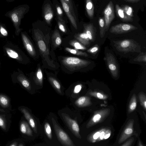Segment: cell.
<instances>
[{
    "label": "cell",
    "mask_w": 146,
    "mask_h": 146,
    "mask_svg": "<svg viewBox=\"0 0 146 146\" xmlns=\"http://www.w3.org/2000/svg\"><path fill=\"white\" fill-rule=\"evenodd\" d=\"M29 9V6L27 4L20 5L14 8L12 10L7 12L5 16L9 18L13 24L15 29V34L19 36L23 30L20 27L21 20L24 15L28 12Z\"/></svg>",
    "instance_id": "cell-1"
},
{
    "label": "cell",
    "mask_w": 146,
    "mask_h": 146,
    "mask_svg": "<svg viewBox=\"0 0 146 146\" xmlns=\"http://www.w3.org/2000/svg\"><path fill=\"white\" fill-rule=\"evenodd\" d=\"M114 46L116 50L120 52L126 53L129 52L140 53L141 46L137 42L132 39H125L113 41Z\"/></svg>",
    "instance_id": "cell-2"
},
{
    "label": "cell",
    "mask_w": 146,
    "mask_h": 146,
    "mask_svg": "<svg viewBox=\"0 0 146 146\" xmlns=\"http://www.w3.org/2000/svg\"><path fill=\"white\" fill-rule=\"evenodd\" d=\"M61 62L65 67L72 71H75L86 67L91 63L88 60L73 57H64Z\"/></svg>",
    "instance_id": "cell-3"
},
{
    "label": "cell",
    "mask_w": 146,
    "mask_h": 146,
    "mask_svg": "<svg viewBox=\"0 0 146 146\" xmlns=\"http://www.w3.org/2000/svg\"><path fill=\"white\" fill-rule=\"evenodd\" d=\"M51 120L55 133L61 143L64 146L74 145L68 135L57 124L54 118H52Z\"/></svg>",
    "instance_id": "cell-4"
},
{
    "label": "cell",
    "mask_w": 146,
    "mask_h": 146,
    "mask_svg": "<svg viewBox=\"0 0 146 146\" xmlns=\"http://www.w3.org/2000/svg\"><path fill=\"white\" fill-rule=\"evenodd\" d=\"M55 15L52 2L50 0H45L42 7V15L44 21L47 24L50 25Z\"/></svg>",
    "instance_id": "cell-5"
},
{
    "label": "cell",
    "mask_w": 146,
    "mask_h": 146,
    "mask_svg": "<svg viewBox=\"0 0 146 146\" xmlns=\"http://www.w3.org/2000/svg\"><path fill=\"white\" fill-rule=\"evenodd\" d=\"M104 59L106 62L108 68L114 78L117 77L119 74L118 65L114 55L110 52H107Z\"/></svg>",
    "instance_id": "cell-6"
},
{
    "label": "cell",
    "mask_w": 146,
    "mask_h": 146,
    "mask_svg": "<svg viewBox=\"0 0 146 146\" xmlns=\"http://www.w3.org/2000/svg\"><path fill=\"white\" fill-rule=\"evenodd\" d=\"M137 29V27L131 24L119 23L112 26L110 32L112 33L120 34L128 33Z\"/></svg>",
    "instance_id": "cell-7"
},
{
    "label": "cell",
    "mask_w": 146,
    "mask_h": 146,
    "mask_svg": "<svg viewBox=\"0 0 146 146\" xmlns=\"http://www.w3.org/2000/svg\"><path fill=\"white\" fill-rule=\"evenodd\" d=\"M104 15L106 32L108 31L111 22L115 18L113 5L112 1H110L106 6L104 11Z\"/></svg>",
    "instance_id": "cell-8"
},
{
    "label": "cell",
    "mask_w": 146,
    "mask_h": 146,
    "mask_svg": "<svg viewBox=\"0 0 146 146\" xmlns=\"http://www.w3.org/2000/svg\"><path fill=\"white\" fill-rule=\"evenodd\" d=\"M62 115L64 120L72 132L76 137L80 138L79 127L76 121L66 113H63Z\"/></svg>",
    "instance_id": "cell-9"
},
{
    "label": "cell",
    "mask_w": 146,
    "mask_h": 146,
    "mask_svg": "<svg viewBox=\"0 0 146 146\" xmlns=\"http://www.w3.org/2000/svg\"><path fill=\"white\" fill-rule=\"evenodd\" d=\"M33 31L37 45L40 51L45 55L47 54L48 53L47 47L40 31L38 29H34Z\"/></svg>",
    "instance_id": "cell-10"
},
{
    "label": "cell",
    "mask_w": 146,
    "mask_h": 146,
    "mask_svg": "<svg viewBox=\"0 0 146 146\" xmlns=\"http://www.w3.org/2000/svg\"><path fill=\"white\" fill-rule=\"evenodd\" d=\"M64 11L70 21L72 26L76 30L78 29L77 21L74 17L72 11L68 5L64 0H60Z\"/></svg>",
    "instance_id": "cell-11"
},
{
    "label": "cell",
    "mask_w": 146,
    "mask_h": 146,
    "mask_svg": "<svg viewBox=\"0 0 146 146\" xmlns=\"http://www.w3.org/2000/svg\"><path fill=\"white\" fill-rule=\"evenodd\" d=\"M55 12V17L60 21L67 23V18L65 16L64 11L61 5L58 0H51Z\"/></svg>",
    "instance_id": "cell-12"
},
{
    "label": "cell",
    "mask_w": 146,
    "mask_h": 146,
    "mask_svg": "<svg viewBox=\"0 0 146 146\" xmlns=\"http://www.w3.org/2000/svg\"><path fill=\"white\" fill-rule=\"evenodd\" d=\"M20 110L23 113L26 119L28 121L31 127L35 133L37 132V126L36 121L28 110L24 107H21Z\"/></svg>",
    "instance_id": "cell-13"
},
{
    "label": "cell",
    "mask_w": 146,
    "mask_h": 146,
    "mask_svg": "<svg viewBox=\"0 0 146 146\" xmlns=\"http://www.w3.org/2000/svg\"><path fill=\"white\" fill-rule=\"evenodd\" d=\"M21 35L22 40L27 51L32 56L35 55V51L34 46L29 38L23 32H21Z\"/></svg>",
    "instance_id": "cell-14"
},
{
    "label": "cell",
    "mask_w": 146,
    "mask_h": 146,
    "mask_svg": "<svg viewBox=\"0 0 146 146\" xmlns=\"http://www.w3.org/2000/svg\"><path fill=\"white\" fill-rule=\"evenodd\" d=\"M83 26L84 32L87 35L90 40L94 42L96 37V30L93 24L84 23Z\"/></svg>",
    "instance_id": "cell-15"
},
{
    "label": "cell",
    "mask_w": 146,
    "mask_h": 146,
    "mask_svg": "<svg viewBox=\"0 0 146 146\" xmlns=\"http://www.w3.org/2000/svg\"><path fill=\"white\" fill-rule=\"evenodd\" d=\"M116 12L117 16L123 22H131L133 21L132 17L127 16L122 8L117 4L115 5Z\"/></svg>",
    "instance_id": "cell-16"
},
{
    "label": "cell",
    "mask_w": 146,
    "mask_h": 146,
    "mask_svg": "<svg viewBox=\"0 0 146 146\" xmlns=\"http://www.w3.org/2000/svg\"><path fill=\"white\" fill-rule=\"evenodd\" d=\"M5 49L7 55L10 57L19 61L23 60L20 54L15 50L10 47H5Z\"/></svg>",
    "instance_id": "cell-17"
},
{
    "label": "cell",
    "mask_w": 146,
    "mask_h": 146,
    "mask_svg": "<svg viewBox=\"0 0 146 146\" xmlns=\"http://www.w3.org/2000/svg\"><path fill=\"white\" fill-rule=\"evenodd\" d=\"M19 127L20 131L23 134L30 136H33L32 131L28 123L26 121H21Z\"/></svg>",
    "instance_id": "cell-18"
},
{
    "label": "cell",
    "mask_w": 146,
    "mask_h": 146,
    "mask_svg": "<svg viewBox=\"0 0 146 146\" xmlns=\"http://www.w3.org/2000/svg\"><path fill=\"white\" fill-rule=\"evenodd\" d=\"M85 7L88 17L90 19H93L94 14V6L92 0H85Z\"/></svg>",
    "instance_id": "cell-19"
},
{
    "label": "cell",
    "mask_w": 146,
    "mask_h": 146,
    "mask_svg": "<svg viewBox=\"0 0 146 146\" xmlns=\"http://www.w3.org/2000/svg\"><path fill=\"white\" fill-rule=\"evenodd\" d=\"M74 36L83 45L87 46L90 44V40L87 35L85 32L76 34Z\"/></svg>",
    "instance_id": "cell-20"
},
{
    "label": "cell",
    "mask_w": 146,
    "mask_h": 146,
    "mask_svg": "<svg viewBox=\"0 0 146 146\" xmlns=\"http://www.w3.org/2000/svg\"><path fill=\"white\" fill-rule=\"evenodd\" d=\"M52 40L53 45L55 47L59 46L62 42V40L59 32L56 29H55L52 35Z\"/></svg>",
    "instance_id": "cell-21"
},
{
    "label": "cell",
    "mask_w": 146,
    "mask_h": 146,
    "mask_svg": "<svg viewBox=\"0 0 146 146\" xmlns=\"http://www.w3.org/2000/svg\"><path fill=\"white\" fill-rule=\"evenodd\" d=\"M19 82L26 89L29 90L31 88L30 83L29 80L23 74H19L17 77Z\"/></svg>",
    "instance_id": "cell-22"
},
{
    "label": "cell",
    "mask_w": 146,
    "mask_h": 146,
    "mask_svg": "<svg viewBox=\"0 0 146 146\" xmlns=\"http://www.w3.org/2000/svg\"><path fill=\"white\" fill-rule=\"evenodd\" d=\"M100 34L101 38H103L106 32L105 23L104 18L100 17L98 20Z\"/></svg>",
    "instance_id": "cell-23"
},
{
    "label": "cell",
    "mask_w": 146,
    "mask_h": 146,
    "mask_svg": "<svg viewBox=\"0 0 146 146\" xmlns=\"http://www.w3.org/2000/svg\"><path fill=\"white\" fill-rule=\"evenodd\" d=\"M69 7L75 19L78 21L77 9L72 0H64Z\"/></svg>",
    "instance_id": "cell-24"
},
{
    "label": "cell",
    "mask_w": 146,
    "mask_h": 146,
    "mask_svg": "<svg viewBox=\"0 0 146 146\" xmlns=\"http://www.w3.org/2000/svg\"><path fill=\"white\" fill-rule=\"evenodd\" d=\"M9 98L6 96L0 94V105L3 107L6 108L8 107L10 104Z\"/></svg>",
    "instance_id": "cell-25"
},
{
    "label": "cell",
    "mask_w": 146,
    "mask_h": 146,
    "mask_svg": "<svg viewBox=\"0 0 146 146\" xmlns=\"http://www.w3.org/2000/svg\"><path fill=\"white\" fill-rule=\"evenodd\" d=\"M49 80L55 89L59 93L61 94V86L59 82L54 78L50 77Z\"/></svg>",
    "instance_id": "cell-26"
},
{
    "label": "cell",
    "mask_w": 146,
    "mask_h": 146,
    "mask_svg": "<svg viewBox=\"0 0 146 146\" xmlns=\"http://www.w3.org/2000/svg\"><path fill=\"white\" fill-rule=\"evenodd\" d=\"M65 49L68 52L72 54L85 57L88 56V55L86 52L79 51L77 49H72L68 47L66 48Z\"/></svg>",
    "instance_id": "cell-27"
},
{
    "label": "cell",
    "mask_w": 146,
    "mask_h": 146,
    "mask_svg": "<svg viewBox=\"0 0 146 146\" xmlns=\"http://www.w3.org/2000/svg\"><path fill=\"white\" fill-rule=\"evenodd\" d=\"M44 129L45 133L48 137L50 139L52 138V129L50 124L47 122H46L44 125Z\"/></svg>",
    "instance_id": "cell-28"
},
{
    "label": "cell",
    "mask_w": 146,
    "mask_h": 146,
    "mask_svg": "<svg viewBox=\"0 0 146 146\" xmlns=\"http://www.w3.org/2000/svg\"><path fill=\"white\" fill-rule=\"evenodd\" d=\"M70 44L77 50H84L86 49V48L84 45L76 40L72 41Z\"/></svg>",
    "instance_id": "cell-29"
},
{
    "label": "cell",
    "mask_w": 146,
    "mask_h": 146,
    "mask_svg": "<svg viewBox=\"0 0 146 146\" xmlns=\"http://www.w3.org/2000/svg\"><path fill=\"white\" fill-rule=\"evenodd\" d=\"M121 8L127 16L133 18V11L131 7L127 5H124Z\"/></svg>",
    "instance_id": "cell-30"
},
{
    "label": "cell",
    "mask_w": 146,
    "mask_h": 146,
    "mask_svg": "<svg viewBox=\"0 0 146 146\" xmlns=\"http://www.w3.org/2000/svg\"><path fill=\"white\" fill-rule=\"evenodd\" d=\"M55 19L60 30L64 33H66L67 31L66 24L60 21L56 17H55Z\"/></svg>",
    "instance_id": "cell-31"
},
{
    "label": "cell",
    "mask_w": 146,
    "mask_h": 146,
    "mask_svg": "<svg viewBox=\"0 0 146 146\" xmlns=\"http://www.w3.org/2000/svg\"><path fill=\"white\" fill-rule=\"evenodd\" d=\"M133 61L138 62H146V54L145 52H140L139 55L133 60Z\"/></svg>",
    "instance_id": "cell-32"
},
{
    "label": "cell",
    "mask_w": 146,
    "mask_h": 146,
    "mask_svg": "<svg viewBox=\"0 0 146 146\" xmlns=\"http://www.w3.org/2000/svg\"><path fill=\"white\" fill-rule=\"evenodd\" d=\"M36 80L38 83L42 84V83L43 75L41 69L38 68L36 73Z\"/></svg>",
    "instance_id": "cell-33"
},
{
    "label": "cell",
    "mask_w": 146,
    "mask_h": 146,
    "mask_svg": "<svg viewBox=\"0 0 146 146\" xmlns=\"http://www.w3.org/2000/svg\"><path fill=\"white\" fill-rule=\"evenodd\" d=\"M7 121L5 117L0 115V127L4 130H7Z\"/></svg>",
    "instance_id": "cell-34"
},
{
    "label": "cell",
    "mask_w": 146,
    "mask_h": 146,
    "mask_svg": "<svg viewBox=\"0 0 146 146\" xmlns=\"http://www.w3.org/2000/svg\"><path fill=\"white\" fill-rule=\"evenodd\" d=\"M99 46L97 44H96L87 50V52L92 54H96L99 50Z\"/></svg>",
    "instance_id": "cell-35"
},
{
    "label": "cell",
    "mask_w": 146,
    "mask_h": 146,
    "mask_svg": "<svg viewBox=\"0 0 146 146\" xmlns=\"http://www.w3.org/2000/svg\"><path fill=\"white\" fill-rule=\"evenodd\" d=\"M86 101V98L82 96L79 98L75 102V104L77 106L80 107L83 106Z\"/></svg>",
    "instance_id": "cell-36"
},
{
    "label": "cell",
    "mask_w": 146,
    "mask_h": 146,
    "mask_svg": "<svg viewBox=\"0 0 146 146\" xmlns=\"http://www.w3.org/2000/svg\"><path fill=\"white\" fill-rule=\"evenodd\" d=\"M0 34L4 36H6L8 35V31L5 27V25L1 23H0Z\"/></svg>",
    "instance_id": "cell-37"
},
{
    "label": "cell",
    "mask_w": 146,
    "mask_h": 146,
    "mask_svg": "<svg viewBox=\"0 0 146 146\" xmlns=\"http://www.w3.org/2000/svg\"><path fill=\"white\" fill-rule=\"evenodd\" d=\"M82 88L81 84H78L76 85L74 87L73 90V92L75 94L78 93L81 90Z\"/></svg>",
    "instance_id": "cell-38"
},
{
    "label": "cell",
    "mask_w": 146,
    "mask_h": 146,
    "mask_svg": "<svg viewBox=\"0 0 146 146\" xmlns=\"http://www.w3.org/2000/svg\"><path fill=\"white\" fill-rule=\"evenodd\" d=\"M101 117V115L99 114H97L95 115L93 118V120L95 122L98 121Z\"/></svg>",
    "instance_id": "cell-39"
},
{
    "label": "cell",
    "mask_w": 146,
    "mask_h": 146,
    "mask_svg": "<svg viewBox=\"0 0 146 146\" xmlns=\"http://www.w3.org/2000/svg\"><path fill=\"white\" fill-rule=\"evenodd\" d=\"M136 103L135 102H132L130 106V109L131 110H134L136 107Z\"/></svg>",
    "instance_id": "cell-40"
},
{
    "label": "cell",
    "mask_w": 146,
    "mask_h": 146,
    "mask_svg": "<svg viewBox=\"0 0 146 146\" xmlns=\"http://www.w3.org/2000/svg\"><path fill=\"white\" fill-rule=\"evenodd\" d=\"M133 130L131 128L126 129L125 131V133L127 134H131L132 133Z\"/></svg>",
    "instance_id": "cell-41"
},
{
    "label": "cell",
    "mask_w": 146,
    "mask_h": 146,
    "mask_svg": "<svg viewBox=\"0 0 146 146\" xmlns=\"http://www.w3.org/2000/svg\"><path fill=\"white\" fill-rule=\"evenodd\" d=\"M100 133L99 132L96 133L93 136V138L94 139H97L100 136Z\"/></svg>",
    "instance_id": "cell-42"
},
{
    "label": "cell",
    "mask_w": 146,
    "mask_h": 146,
    "mask_svg": "<svg viewBox=\"0 0 146 146\" xmlns=\"http://www.w3.org/2000/svg\"><path fill=\"white\" fill-rule=\"evenodd\" d=\"M129 2V3H137L141 0H123Z\"/></svg>",
    "instance_id": "cell-43"
},
{
    "label": "cell",
    "mask_w": 146,
    "mask_h": 146,
    "mask_svg": "<svg viewBox=\"0 0 146 146\" xmlns=\"http://www.w3.org/2000/svg\"><path fill=\"white\" fill-rule=\"evenodd\" d=\"M97 97L100 99H103V96L100 93H97Z\"/></svg>",
    "instance_id": "cell-44"
},
{
    "label": "cell",
    "mask_w": 146,
    "mask_h": 146,
    "mask_svg": "<svg viewBox=\"0 0 146 146\" xmlns=\"http://www.w3.org/2000/svg\"><path fill=\"white\" fill-rule=\"evenodd\" d=\"M100 138L102 139L105 136V133L104 132H102L100 134Z\"/></svg>",
    "instance_id": "cell-45"
},
{
    "label": "cell",
    "mask_w": 146,
    "mask_h": 146,
    "mask_svg": "<svg viewBox=\"0 0 146 146\" xmlns=\"http://www.w3.org/2000/svg\"><path fill=\"white\" fill-rule=\"evenodd\" d=\"M18 143L17 142H13L12 143L9 145L11 146H15L18 145Z\"/></svg>",
    "instance_id": "cell-46"
},
{
    "label": "cell",
    "mask_w": 146,
    "mask_h": 146,
    "mask_svg": "<svg viewBox=\"0 0 146 146\" xmlns=\"http://www.w3.org/2000/svg\"><path fill=\"white\" fill-rule=\"evenodd\" d=\"M110 133L104 136V138L105 139H107L110 136Z\"/></svg>",
    "instance_id": "cell-47"
},
{
    "label": "cell",
    "mask_w": 146,
    "mask_h": 146,
    "mask_svg": "<svg viewBox=\"0 0 146 146\" xmlns=\"http://www.w3.org/2000/svg\"><path fill=\"white\" fill-rule=\"evenodd\" d=\"M8 2H12L16 0H6Z\"/></svg>",
    "instance_id": "cell-48"
},
{
    "label": "cell",
    "mask_w": 146,
    "mask_h": 146,
    "mask_svg": "<svg viewBox=\"0 0 146 146\" xmlns=\"http://www.w3.org/2000/svg\"><path fill=\"white\" fill-rule=\"evenodd\" d=\"M144 105L145 107V108L146 107V101H145L144 102Z\"/></svg>",
    "instance_id": "cell-49"
}]
</instances>
